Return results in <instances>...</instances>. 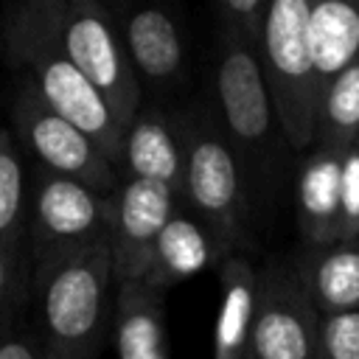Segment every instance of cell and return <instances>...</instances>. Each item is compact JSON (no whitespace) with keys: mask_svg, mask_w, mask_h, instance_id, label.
<instances>
[{"mask_svg":"<svg viewBox=\"0 0 359 359\" xmlns=\"http://www.w3.org/2000/svg\"><path fill=\"white\" fill-rule=\"evenodd\" d=\"M109 236L34 258L31 317L45 359H98L112 325Z\"/></svg>","mask_w":359,"mask_h":359,"instance_id":"6da1fadb","label":"cell"},{"mask_svg":"<svg viewBox=\"0 0 359 359\" xmlns=\"http://www.w3.org/2000/svg\"><path fill=\"white\" fill-rule=\"evenodd\" d=\"M353 143H359V135H356V140H353Z\"/></svg>","mask_w":359,"mask_h":359,"instance_id":"484cf974","label":"cell"},{"mask_svg":"<svg viewBox=\"0 0 359 359\" xmlns=\"http://www.w3.org/2000/svg\"><path fill=\"white\" fill-rule=\"evenodd\" d=\"M180 205V194L163 182L123 177L112 194V227H109V258L112 283L140 280L151 247Z\"/></svg>","mask_w":359,"mask_h":359,"instance_id":"30bf717a","label":"cell"},{"mask_svg":"<svg viewBox=\"0 0 359 359\" xmlns=\"http://www.w3.org/2000/svg\"><path fill=\"white\" fill-rule=\"evenodd\" d=\"M224 255L227 250L219 244V238L180 202L163 224L140 280L168 294V289L177 283L196 278L205 269H216Z\"/></svg>","mask_w":359,"mask_h":359,"instance_id":"7c38bea8","label":"cell"},{"mask_svg":"<svg viewBox=\"0 0 359 359\" xmlns=\"http://www.w3.org/2000/svg\"><path fill=\"white\" fill-rule=\"evenodd\" d=\"M359 236V143L342 151V180H339V210H337V238Z\"/></svg>","mask_w":359,"mask_h":359,"instance_id":"603a6c76","label":"cell"},{"mask_svg":"<svg viewBox=\"0 0 359 359\" xmlns=\"http://www.w3.org/2000/svg\"><path fill=\"white\" fill-rule=\"evenodd\" d=\"M109 337L118 359H171L165 294L143 280L115 283Z\"/></svg>","mask_w":359,"mask_h":359,"instance_id":"5bb4252c","label":"cell"},{"mask_svg":"<svg viewBox=\"0 0 359 359\" xmlns=\"http://www.w3.org/2000/svg\"><path fill=\"white\" fill-rule=\"evenodd\" d=\"M309 50L320 90L359 53V0H306Z\"/></svg>","mask_w":359,"mask_h":359,"instance_id":"ac0fdd59","label":"cell"},{"mask_svg":"<svg viewBox=\"0 0 359 359\" xmlns=\"http://www.w3.org/2000/svg\"><path fill=\"white\" fill-rule=\"evenodd\" d=\"M3 45L39 98L76 123L118 165L123 123L98 87L67 56L59 36V0H17L6 17Z\"/></svg>","mask_w":359,"mask_h":359,"instance_id":"7a4b0ae2","label":"cell"},{"mask_svg":"<svg viewBox=\"0 0 359 359\" xmlns=\"http://www.w3.org/2000/svg\"><path fill=\"white\" fill-rule=\"evenodd\" d=\"M359 135V53L320 90L314 143L348 149Z\"/></svg>","mask_w":359,"mask_h":359,"instance_id":"d6986e66","label":"cell"},{"mask_svg":"<svg viewBox=\"0 0 359 359\" xmlns=\"http://www.w3.org/2000/svg\"><path fill=\"white\" fill-rule=\"evenodd\" d=\"M182 135L177 115L157 107H137V112L123 126V146L118 168L123 177L154 180L180 194L182 185Z\"/></svg>","mask_w":359,"mask_h":359,"instance_id":"4fadbf2b","label":"cell"},{"mask_svg":"<svg viewBox=\"0 0 359 359\" xmlns=\"http://www.w3.org/2000/svg\"><path fill=\"white\" fill-rule=\"evenodd\" d=\"M129 65L143 84L168 90L185 73V39L174 14L157 3H129L115 17Z\"/></svg>","mask_w":359,"mask_h":359,"instance_id":"8fae6325","label":"cell"},{"mask_svg":"<svg viewBox=\"0 0 359 359\" xmlns=\"http://www.w3.org/2000/svg\"><path fill=\"white\" fill-rule=\"evenodd\" d=\"M219 6H222L224 25H233L244 36L258 39V25H261L266 0H219Z\"/></svg>","mask_w":359,"mask_h":359,"instance_id":"d4e9b609","label":"cell"},{"mask_svg":"<svg viewBox=\"0 0 359 359\" xmlns=\"http://www.w3.org/2000/svg\"><path fill=\"white\" fill-rule=\"evenodd\" d=\"M0 359H45L31 309L0 334Z\"/></svg>","mask_w":359,"mask_h":359,"instance_id":"cb8c5ba5","label":"cell"},{"mask_svg":"<svg viewBox=\"0 0 359 359\" xmlns=\"http://www.w3.org/2000/svg\"><path fill=\"white\" fill-rule=\"evenodd\" d=\"M213 81L219 123L230 143L241 157L255 160L266 154L278 129V118L255 39L244 36L233 25H222Z\"/></svg>","mask_w":359,"mask_h":359,"instance_id":"5b68a950","label":"cell"},{"mask_svg":"<svg viewBox=\"0 0 359 359\" xmlns=\"http://www.w3.org/2000/svg\"><path fill=\"white\" fill-rule=\"evenodd\" d=\"M314 149L303 157L294 180V208L303 244H323L337 238L339 210V180L342 151L334 146L311 143Z\"/></svg>","mask_w":359,"mask_h":359,"instance_id":"2e32d148","label":"cell"},{"mask_svg":"<svg viewBox=\"0 0 359 359\" xmlns=\"http://www.w3.org/2000/svg\"><path fill=\"white\" fill-rule=\"evenodd\" d=\"M314 359H359V309L320 317Z\"/></svg>","mask_w":359,"mask_h":359,"instance_id":"7402d4cb","label":"cell"},{"mask_svg":"<svg viewBox=\"0 0 359 359\" xmlns=\"http://www.w3.org/2000/svg\"><path fill=\"white\" fill-rule=\"evenodd\" d=\"M255 45L272 93L280 137L294 151H303L314 143L317 123V81L309 50V3L266 0Z\"/></svg>","mask_w":359,"mask_h":359,"instance_id":"277c9868","label":"cell"},{"mask_svg":"<svg viewBox=\"0 0 359 359\" xmlns=\"http://www.w3.org/2000/svg\"><path fill=\"white\" fill-rule=\"evenodd\" d=\"M112 194L34 163L25 224L34 258L109 236Z\"/></svg>","mask_w":359,"mask_h":359,"instance_id":"52a82bcc","label":"cell"},{"mask_svg":"<svg viewBox=\"0 0 359 359\" xmlns=\"http://www.w3.org/2000/svg\"><path fill=\"white\" fill-rule=\"evenodd\" d=\"M11 126L20 149L31 157V163L90 182L107 194L118 188V165L76 123L50 109L28 81H22L11 104Z\"/></svg>","mask_w":359,"mask_h":359,"instance_id":"ba28073f","label":"cell"},{"mask_svg":"<svg viewBox=\"0 0 359 359\" xmlns=\"http://www.w3.org/2000/svg\"><path fill=\"white\" fill-rule=\"evenodd\" d=\"M31 171L25 151L8 129H0V238L25 236Z\"/></svg>","mask_w":359,"mask_h":359,"instance_id":"ffe728a7","label":"cell"},{"mask_svg":"<svg viewBox=\"0 0 359 359\" xmlns=\"http://www.w3.org/2000/svg\"><path fill=\"white\" fill-rule=\"evenodd\" d=\"M182 135L180 202L219 238L227 252H241L250 241V191L244 157L208 112L177 115Z\"/></svg>","mask_w":359,"mask_h":359,"instance_id":"3957f363","label":"cell"},{"mask_svg":"<svg viewBox=\"0 0 359 359\" xmlns=\"http://www.w3.org/2000/svg\"><path fill=\"white\" fill-rule=\"evenodd\" d=\"M59 36L67 56L126 126L143 104V87L129 65L115 14L101 0H59Z\"/></svg>","mask_w":359,"mask_h":359,"instance_id":"8992f818","label":"cell"},{"mask_svg":"<svg viewBox=\"0 0 359 359\" xmlns=\"http://www.w3.org/2000/svg\"><path fill=\"white\" fill-rule=\"evenodd\" d=\"M294 266L320 317L359 309V236L306 244Z\"/></svg>","mask_w":359,"mask_h":359,"instance_id":"9a60e30c","label":"cell"},{"mask_svg":"<svg viewBox=\"0 0 359 359\" xmlns=\"http://www.w3.org/2000/svg\"><path fill=\"white\" fill-rule=\"evenodd\" d=\"M219 314L213 328V359H247L258 303V269L241 252H227L219 266Z\"/></svg>","mask_w":359,"mask_h":359,"instance_id":"e0dca14e","label":"cell"},{"mask_svg":"<svg viewBox=\"0 0 359 359\" xmlns=\"http://www.w3.org/2000/svg\"><path fill=\"white\" fill-rule=\"evenodd\" d=\"M320 314L297 275L294 258L258 269V303L247 359H314Z\"/></svg>","mask_w":359,"mask_h":359,"instance_id":"9c48e42d","label":"cell"},{"mask_svg":"<svg viewBox=\"0 0 359 359\" xmlns=\"http://www.w3.org/2000/svg\"><path fill=\"white\" fill-rule=\"evenodd\" d=\"M34 252L28 236L0 238V334L31 309Z\"/></svg>","mask_w":359,"mask_h":359,"instance_id":"44dd1931","label":"cell"}]
</instances>
